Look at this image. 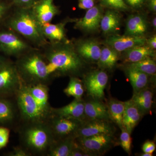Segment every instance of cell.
<instances>
[{
	"mask_svg": "<svg viewBox=\"0 0 156 156\" xmlns=\"http://www.w3.org/2000/svg\"><path fill=\"white\" fill-rule=\"evenodd\" d=\"M46 58L50 76L53 75L75 74L83 66L80 55L69 48H56L50 50L46 54Z\"/></svg>",
	"mask_w": 156,
	"mask_h": 156,
	"instance_id": "cell-1",
	"label": "cell"
},
{
	"mask_svg": "<svg viewBox=\"0 0 156 156\" xmlns=\"http://www.w3.org/2000/svg\"><path fill=\"white\" fill-rule=\"evenodd\" d=\"M9 26L13 30L37 44L47 43L42 24L31 8H20L16 11L9 20Z\"/></svg>",
	"mask_w": 156,
	"mask_h": 156,
	"instance_id": "cell-2",
	"label": "cell"
},
{
	"mask_svg": "<svg viewBox=\"0 0 156 156\" xmlns=\"http://www.w3.org/2000/svg\"><path fill=\"white\" fill-rule=\"evenodd\" d=\"M16 67L21 80L26 85L46 84L50 77L47 62L39 53L23 56L18 60Z\"/></svg>",
	"mask_w": 156,
	"mask_h": 156,
	"instance_id": "cell-3",
	"label": "cell"
},
{
	"mask_svg": "<svg viewBox=\"0 0 156 156\" xmlns=\"http://www.w3.org/2000/svg\"><path fill=\"white\" fill-rule=\"evenodd\" d=\"M21 134L24 148L31 154L47 153L56 140L48 123L27 124Z\"/></svg>",
	"mask_w": 156,
	"mask_h": 156,
	"instance_id": "cell-4",
	"label": "cell"
},
{
	"mask_svg": "<svg viewBox=\"0 0 156 156\" xmlns=\"http://www.w3.org/2000/svg\"><path fill=\"white\" fill-rule=\"evenodd\" d=\"M15 95L20 115L26 122L27 124L47 123L41 114L26 85L22 81Z\"/></svg>",
	"mask_w": 156,
	"mask_h": 156,
	"instance_id": "cell-5",
	"label": "cell"
},
{
	"mask_svg": "<svg viewBox=\"0 0 156 156\" xmlns=\"http://www.w3.org/2000/svg\"><path fill=\"white\" fill-rule=\"evenodd\" d=\"M76 144L91 156L104 154L115 144L114 134H101L75 138Z\"/></svg>",
	"mask_w": 156,
	"mask_h": 156,
	"instance_id": "cell-6",
	"label": "cell"
},
{
	"mask_svg": "<svg viewBox=\"0 0 156 156\" xmlns=\"http://www.w3.org/2000/svg\"><path fill=\"white\" fill-rule=\"evenodd\" d=\"M21 83L16 66L4 60L0 64V97L15 95Z\"/></svg>",
	"mask_w": 156,
	"mask_h": 156,
	"instance_id": "cell-7",
	"label": "cell"
},
{
	"mask_svg": "<svg viewBox=\"0 0 156 156\" xmlns=\"http://www.w3.org/2000/svg\"><path fill=\"white\" fill-rule=\"evenodd\" d=\"M83 122L69 118L53 117L48 123L55 140H58L69 136L74 137L76 131Z\"/></svg>",
	"mask_w": 156,
	"mask_h": 156,
	"instance_id": "cell-8",
	"label": "cell"
},
{
	"mask_svg": "<svg viewBox=\"0 0 156 156\" xmlns=\"http://www.w3.org/2000/svg\"><path fill=\"white\" fill-rule=\"evenodd\" d=\"M108 81L105 72L96 70L91 72L84 79V85L88 95L94 99L101 100L105 96V89Z\"/></svg>",
	"mask_w": 156,
	"mask_h": 156,
	"instance_id": "cell-9",
	"label": "cell"
},
{
	"mask_svg": "<svg viewBox=\"0 0 156 156\" xmlns=\"http://www.w3.org/2000/svg\"><path fill=\"white\" fill-rule=\"evenodd\" d=\"M115 129L108 120L85 119L76 131L75 138L101 134H114Z\"/></svg>",
	"mask_w": 156,
	"mask_h": 156,
	"instance_id": "cell-10",
	"label": "cell"
},
{
	"mask_svg": "<svg viewBox=\"0 0 156 156\" xmlns=\"http://www.w3.org/2000/svg\"><path fill=\"white\" fill-rule=\"evenodd\" d=\"M41 114L47 123L51 118L52 108L49 102V88L46 84L26 85Z\"/></svg>",
	"mask_w": 156,
	"mask_h": 156,
	"instance_id": "cell-11",
	"label": "cell"
},
{
	"mask_svg": "<svg viewBox=\"0 0 156 156\" xmlns=\"http://www.w3.org/2000/svg\"><path fill=\"white\" fill-rule=\"evenodd\" d=\"M28 45L10 32H0V50L8 55H17L25 52Z\"/></svg>",
	"mask_w": 156,
	"mask_h": 156,
	"instance_id": "cell-12",
	"label": "cell"
},
{
	"mask_svg": "<svg viewBox=\"0 0 156 156\" xmlns=\"http://www.w3.org/2000/svg\"><path fill=\"white\" fill-rule=\"evenodd\" d=\"M84 108L85 101L82 99H75L66 106L60 108H52L51 118L62 117L84 121L85 120Z\"/></svg>",
	"mask_w": 156,
	"mask_h": 156,
	"instance_id": "cell-13",
	"label": "cell"
},
{
	"mask_svg": "<svg viewBox=\"0 0 156 156\" xmlns=\"http://www.w3.org/2000/svg\"><path fill=\"white\" fill-rule=\"evenodd\" d=\"M146 41V39L142 35H127L109 37L106 43L117 52H122L137 45L144 44Z\"/></svg>",
	"mask_w": 156,
	"mask_h": 156,
	"instance_id": "cell-14",
	"label": "cell"
},
{
	"mask_svg": "<svg viewBox=\"0 0 156 156\" xmlns=\"http://www.w3.org/2000/svg\"><path fill=\"white\" fill-rule=\"evenodd\" d=\"M31 8L42 25L50 23L58 12L53 0H38Z\"/></svg>",
	"mask_w": 156,
	"mask_h": 156,
	"instance_id": "cell-15",
	"label": "cell"
},
{
	"mask_svg": "<svg viewBox=\"0 0 156 156\" xmlns=\"http://www.w3.org/2000/svg\"><path fill=\"white\" fill-rule=\"evenodd\" d=\"M144 116L141 112L130 99L125 102L123 114V127L131 134L135 127Z\"/></svg>",
	"mask_w": 156,
	"mask_h": 156,
	"instance_id": "cell-16",
	"label": "cell"
},
{
	"mask_svg": "<svg viewBox=\"0 0 156 156\" xmlns=\"http://www.w3.org/2000/svg\"><path fill=\"white\" fill-rule=\"evenodd\" d=\"M84 113L85 119L110 120L107 106L98 99L85 101Z\"/></svg>",
	"mask_w": 156,
	"mask_h": 156,
	"instance_id": "cell-17",
	"label": "cell"
},
{
	"mask_svg": "<svg viewBox=\"0 0 156 156\" xmlns=\"http://www.w3.org/2000/svg\"><path fill=\"white\" fill-rule=\"evenodd\" d=\"M102 16L100 8L93 6L88 9L84 17L77 22L76 26L86 30H95L100 25Z\"/></svg>",
	"mask_w": 156,
	"mask_h": 156,
	"instance_id": "cell-18",
	"label": "cell"
},
{
	"mask_svg": "<svg viewBox=\"0 0 156 156\" xmlns=\"http://www.w3.org/2000/svg\"><path fill=\"white\" fill-rule=\"evenodd\" d=\"M153 96L154 93L152 89L147 87L139 92L133 93L131 100L144 116L151 113Z\"/></svg>",
	"mask_w": 156,
	"mask_h": 156,
	"instance_id": "cell-19",
	"label": "cell"
},
{
	"mask_svg": "<svg viewBox=\"0 0 156 156\" xmlns=\"http://www.w3.org/2000/svg\"><path fill=\"white\" fill-rule=\"evenodd\" d=\"M75 145L73 136L56 140L47 152L49 156H69Z\"/></svg>",
	"mask_w": 156,
	"mask_h": 156,
	"instance_id": "cell-20",
	"label": "cell"
},
{
	"mask_svg": "<svg viewBox=\"0 0 156 156\" xmlns=\"http://www.w3.org/2000/svg\"><path fill=\"white\" fill-rule=\"evenodd\" d=\"M77 51L80 56L89 61L95 62L99 59L101 49L96 42L87 41L79 44Z\"/></svg>",
	"mask_w": 156,
	"mask_h": 156,
	"instance_id": "cell-21",
	"label": "cell"
},
{
	"mask_svg": "<svg viewBox=\"0 0 156 156\" xmlns=\"http://www.w3.org/2000/svg\"><path fill=\"white\" fill-rule=\"evenodd\" d=\"M126 74L133 87V93H135L147 87L148 75L144 73L128 66Z\"/></svg>",
	"mask_w": 156,
	"mask_h": 156,
	"instance_id": "cell-22",
	"label": "cell"
},
{
	"mask_svg": "<svg viewBox=\"0 0 156 156\" xmlns=\"http://www.w3.org/2000/svg\"><path fill=\"white\" fill-rule=\"evenodd\" d=\"M126 51L125 61L130 63L154 56L151 48L144 44L137 45Z\"/></svg>",
	"mask_w": 156,
	"mask_h": 156,
	"instance_id": "cell-23",
	"label": "cell"
},
{
	"mask_svg": "<svg viewBox=\"0 0 156 156\" xmlns=\"http://www.w3.org/2000/svg\"><path fill=\"white\" fill-rule=\"evenodd\" d=\"M120 22L119 14L114 11H108L102 16L101 27L105 33H113L119 29Z\"/></svg>",
	"mask_w": 156,
	"mask_h": 156,
	"instance_id": "cell-24",
	"label": "cell"
},
{
	"mask_svg": "<svg viewBox=\"0 0 156 156\" xmlns=\"http://www.w3.org/2000/svg\"><path fill=\"white\" fill-rule=\"evenodd\" d=\"M107 106L110 119L119 126L120 129L123 128L122 120L125 110V102L112 98L109 101Z\"/></svg>",
	"mask_w": 156,
	"mask_h": 156,
	"instance_id": "cell-25",
	"label": "cell"
},
{
	"mask_svg": "<svg viewBox=\"0 0 156 156\" xmlns=\"http://www.w3.org/2000/svg\"><path fill=\"white\" fill-rule=\"evenodd\" d=\"M146 22L143 17L140 15H132L129 17L126 25L127 34L141 36L147 29Z\"/></svg>",
	"mask_w": 156,
	"mask_h": 156,
	"instance_id": "cell-26",
	"label": "cell"
},
{
	"mask_svg": "<svg viewBox=\"0 0 156 156\" xmlns=\"http://www.w3.org/2000/svg\"><path fill=\"white\" fill-rule=\"evenodd\" d=\"M43 34L46 39L54 43L61 41L65 39L63 24H52L50 23L42 25Z\"/></svg>",
	"mask_w": 156,
	"mask_h": 156,
	"instance_id": "cell-27",
	"label": "cell"
},
{
	"mask_svg": "<svg viewBox=\"0 0 156 156\" xmlns=\"http://www.w3.org/2000/svg\"><path fill=\"white\" fill-rule=\"evenodd\" d=\"M119 59L117 51L108 48L101 50L100 57L98 60L99 67L103 69H112L114 67Z\"/></svg>",
	"mask_w": 156,
	"mask_h": 156,
	"instance_id": "cell-28",
	"label": "cell"
},
{
	"mask_svg": "<svg viewBox=\"0 0 156 156\" xmlns=\"http://www.w3.org/2000/svg\"><path fill=\"white\" fill-rule=\"evenodd\" d=\"M14 106L5 98L0 97V124H8L15 118Z\"/></svg>",
	"mask_w": 156,
	"mask_h": 156,
	"instance_id": "cell-29",
	"label": "cell"
},
{
	"mask_svg": "<svg viewBox=\"0 0 156 156\" xmlns=\"http://www.w3.org/2000/svg\"><path fill=\"white\" fill-rule=\"evenodd\" d=\"M83 85L80 80L78 78L71 77L66 88L64 89V92L68 96H72L75 99H82L84 93Z\"/></svg>",
	"mask_w": 156,
	"mask_h": 156,
	"instance_id": "cell-30",
	"label": "cell"
},
{
	"mask_svg": "<svg viewBox=\"0 0 156 156\" xmlns=\"http://www.w3.org/2000/svg\"><path fill=\"white\" fill-rule=\"evenodd\" d=\"M128 66L140 71L148 75H154L156 72L155 62L151 57L130 63Z\"/></svg>",
	"mask_w": 156,
	"mask_h": 156,
	"instance_id": "cell-31",
	"label": "cell"
},
{
	"mask_svg": "<svg viewBox=\"0 0 156 156\" xmlns=\"http://www.w3.org/2000/svg\"><path fill=\"white\" fill-rule=\"evenodd\" d=\"M121 129L122 132L120 136V145L127 154L131 155L132 145V138L131 134L124 127Z\"/></svg>",
	"mask_w": 156,
	"mask_h": 156,
	"instance_id": "cell-32",
	"label": "cell"
},
{
	"mask_svg": "<svg viewBox=\"0 0 156 156\" xmlns=\"http://www.w3.org/2000/svg\"><path fill=\"white\" fill-rule=\"evenodd\" d=\"M103 5L117 10H126L128 6L125 0H101Z\"/></svg>",
	"mask_w": 156,
	"mask_h": 156,
	"instance_id": "cell-33",
	"label": "cell"
},
{
	"mask_svg": "<svg viewBox=\"0 0 156 156\" xmlns=\"http://www.w3.org/2000/svg\"><path fill=\"white\" fill-rule=\"evenodd\" d=\"M10 130L8 128L0 127V149L6 147L9 142Z\"/></svg>",
	"mask_w": 156,
	"mask_h": 156,
	"instance_id": "cell-34",
	"label": "cell"
},
{
	"mask_svg": "<svg viewBox=\"0 0 156 156\" xmlns=\"http://www.w3.org/2000/svg\"><path fill=\"white\" fill-rule=\"evenodd\" d=\"M38 1V0H13V3L20 8H31Z\"/></svg>",
	"mask_w": 156,
	"mask_h": 156,
	"instance_id": "cell-35",
	"label": "cell"
},
{
	"mask_svg": "<svg viewBox=\"0 0 156 156\" xmlns=\"http://www.w3.org/2000/svg\"><path fill=\"white\" fill-rule=\"evenodd\" d=\"M156 149V144L154 141L147 140L144 143L142 147L144 153L153 154Z\"/></svg>",
	"mask_w": 156,
	"mask_h": 156,
	"instance_id": "cell-36",
	"label": "cell"
},
{
	"mask_svg": "<svg viewBox=\"0 0 156 156\" xmlns=\"http://www.w3.org/2000/svg\"><path fill=\"white\" fill-rule=\"evenodd\" d=\"M31 154L24 148L15 147L13 151L9 154V156H29Z\"/></svg>",
	"mask_w": 156,
	"mask_h": 156,
	"instance_id": "cell-37",
	"label": "cell"
},
{
	"mask_svg": "<svg viewBox=\"0 0 156 156\" xmlns=\"http://www.w3.org/2000/svg\"><path fill=\"white\" fill-rule=\"evenodd\" d=\"M69 156H91L88 152L81 148L76 144L75 141V145L71 151Z\"/></svg>",
	"mask_w": 156,
	"mask_h": 156,
	"instance_id": "cell-38",
	"label": "cell"
},
{
	"mask_svg": "<svg viewBox=\"0 0 156 156\" xmlns=\"http://www.w3.org/2000/svg\"><path fill=\"white\" fill-rule=\"evenodd\" d=\"M78 6L82 9H91L94 6V0H79Z\"/></svg>",
	"mask_w": 156,
	"mask_h": 156,
	"instance_id": "cell-39",
	"label": "cell"
},
{
	"mask_svg": "<svg viewBox=\"0 0 156 156\" xmlns=\"http://www.w3.org/2000/svg\"><path fill=\"white\" fill-rule=\"evenodd\" d=\"M128 5L133 8H138L140 7L145 0H126Z\"/></svg>",
	"mask_w": 156,
	"mask_h": 156,
	"instance_id": "cell-40",
	"label": "cell"
},
{
	"mask_svg": "<svg viewBox=\"0 0 156 156\" xmlns=\"http://www.w3.org/2000/svg\"><path fill=\"white\" fill-rule=\"evenodd\" d=\"M8 10V7L5 3L0 2V21L5 17Z\"/></svg>",
	"mask_w": 156,
	"mask_h": 156,
	"instance_id": "cell-41",
	"label": "cell"
},
{
	"mask_svg": "<svg viewBox=\"0 0 156 156\" xmlns=\"http://www.w3.org/2000/svg\"><path fill=\"white\" fill-rule=\"evenodd\" d=\"M148 43L150 47L153 49H155L156 48V37L154 36L148 41Z\"/></svg>",
	"mask_w": 156,
	"mask_h": 156,
	"instance_id": "cell-42",
	"label": "cell"
},
{
	"mask_svg": "<svg viewBox=\"0 0 156 156\" xmlns=\"http://www.w3.org/2000/svg\"><path fill=\"white\" fill-rule=\"evenodd\" d=\"M150 5L152 10L154 12L156 11V0H150Z\"/></svg>",
	"mask_w": 156,
	"mask_h": 156,
	"instance_id": "cell-43",
	"label": "cell"
},
{
	"mask_svg": "<svg viewBox=\"0 0 156 156\" xmlns=\"http://www.w3.org/2000/svg\"><path fill=\"white\" fill-rule=\"evenodd\" d=\"M152 154L146 153H143L140 154V156H152Z\"/></svg>",
	"mask_w": 156,
	"mask_h": 156,
	"instance_id": "cell-44",
	"label": "cell"
},
{
	"mask_svg": "<svg viewBox=\"0 0 156 156\" xmlns=\"http://www.w3.org/2000/svg\"><path fill=\"white\" fill-rule=\"evenodd\" d=\"M153 25L154 27H156V19L155 17L154 18L153 20Z\"/></svg>",
	"mask_w": 156,
	"mask_h": 156,
	"instance_id": "cell-45",
	"label": "cell"
},
{
	"mask_svg": "<svg viewBox=\"0 0 156 156\" xmlns=\"http://www.w3.org/2000/svg\"><path fill=\"white\" fill-rule=\"evenodd\" d=\"M4 60H4L3 58H2V57L0 56V64H1V63H2V62H3L4 61Z\"/></svg>",
	"mask_w": 156,
	"mask_h": 156,
	"instance_id": "cell-46",
	"label": "cell"
}]
</instances>
